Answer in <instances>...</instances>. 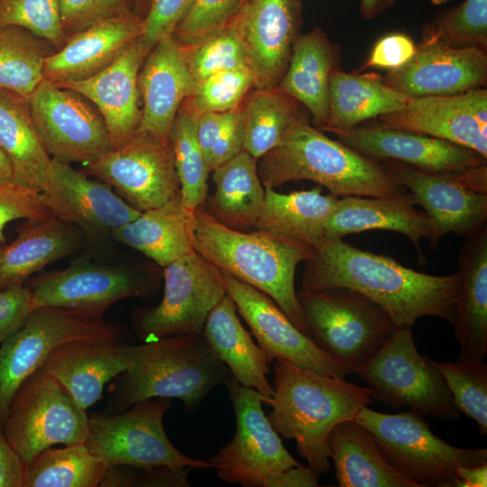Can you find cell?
Instances as JSON below:
<instances>
[{"mask_svg": "<svg viewBox=\"0 0 487 487\" xmlns=\"http://www.w3.org/2000/svg\"><path fill=\"white\" fill-rule=\"evenodd\" d=\"M348 288L381 306L398 326L423 317L451 325L460 294L459 272L435 276L407 268L390 256L364 251L340 239L325 238L305 261L301 289Z\"/></svg>", "mask_w": 487, "mask_h": 487, "instance_id": "6da1fadb", "label": "cell"}, {"mask_svg": "<svg viewBox=\"0 0 487 487\" xmlns=\"http://www.w3.org/2000/svg\"><path fill=\"white\" fill-rule=\"evenodd\" d=\"M272 387L267 418L273 429L282 438L296 441L299 455L317 474L328 472V435L372 402L370 389L280 359L274 364Z\"/></svg>", "mask_w": 487, "mask_h": 487, "instance_id": "7a4b0ae2", "label": "cell"}, {"mask_svg": "<svg viewBox=\"0 0 487 487\" xmlns=\"http://www.w3.org/2000/svg\"><path fill=\"white\" fill-rule=\"evenodd\" d=\"M193 248L220 271L268 295L310 337L294 280L298 265L313 254L312 246L265 231L230 229L201 207L194 211Z\"/></svg>", "mask_w": 487, "mask_h": 487, "instance_id": "3957f363", "label": "cell"}, {"mask_svg": "<svg viewBox=\"0 0 487 487\" xmlns=\"http://www.w3.org/2000/svg\"><path fill=\"white\" fill-rule=\"evenodd\" d=\"M130 366L109 388V407L122 412L151 398L179 399L195 411L213 388L231 375L202 334H177L127 345Z\"/></svg>", "mask_w": 487, "mask_h": 487, "instance_id": "277c9868", "label": "cell"}, {"mask_svg": "<svg viewBox=\"0 0 487 487\" xmlns=\"http://www.w3.org/2000/svg\"><path fill=\"white\" fill-rule=\"evenodd\" d=\"M264 188L308 179L337 197H391L408 191L374 159L326 136L301 115L257 163Z\"/></svg>", "mask_w": 487, "mask_h": 487, "instance_id": "5b68a950", "label": "cell"}, {"mask_svg": "<svg viewBox=\"0 0 487 487\" xmlns=\"http://www.w3.org/2000/svg\"><path fill=\"white\" fill-rule=\"evenodd\" d=\"M310 337L348 374L365 363L398 327L381 306L342 287L297 293Z\"/></svg>", "mask_w": 487, "mask_h": 487, "instance_id": "8992f818", "label": "cell"}, {"mask_svg": "<svg viewBox=\"0 0 487 487\" xmlns=\"http://www.w3.org/2000/svg\"><path fill=\"white\" fill-rule=\"evenodd\" d=\"M354 420L372 434L390 464L418 487H455L458 467L487 464V449L447 444L411 409L385 414L366 406Z\"/></svg>", "mask_w": 487, "mask_h": 487, "instance_id": "52a82bcc", "label": "cell"}, {"mask_svg": "<svg viewBox=\"0 0 487 487\" xmlns=\"http://www.w3.org/2000/svg\"><path fill=\"white\" fill-rule=\"evenodd\" d=\"M354 373L369 385L372 399L394 409L409 407L441 420L460 418L440 371L417 350L412 326H398Z\"/></svg>", "mask_w": 487, "mask_h": 487, "instance_id": "ba28073f", "label": "cell"}, {"mask_svg": "<svg viewBox=\"0 0 487 487\" xmlns=\"http://www.w3.org/2000/svg\"><path fill=\"white\" fill-rule=\"evenodd\" d=\"M2 428L26 466L54 445L85 443L88 417L51 376L39 368L14 394Z\"/></svg>", "mask_w": 487, "mask_h": 487, "instance_id": "9c48e42d", "label": "cell"}, {"mask_svg": "<svg viewBox=\"0 0 487 487\" xmlns=\"http://www.w3.org/2000/svg\"><path fill=\"white\" fill-rule=\"evenodd\" d=\"M125 334L118 324L75 310L32 309L24 325L0 344V423L19 386L59 345L77 340H123Z\"/></svg>", "mask_w": 487, "mask_h": 487, "instance_id": "30bf717a", "label": "cell"}, {"mask_svg": "<svg viewBox=\"0 0 487 487\" xmlns=\"http://www.w3.org/2000/svg\"><path fill=\"white\" fill-rule=\"evenodd\" d=\"M170 408V399L151 398L117 414H93L85 444L109 465L211 468L208 461L187 456L170 441L163 426Z\"/></svg>", "mask_w": 487, "mask_h": 487, "instance_id": "8fae6325", "label": "cell"}, {"mask_svg": "<svg viewBox=\"0 0 487 487\" xmlns=\"http://www.w3.org/2000/svg\"><path fill=\"white\" fill-rule=\"evenodd\" d=\"M224 385L234 408L235 431L231 442L208 461L218 478L244 487H264L271 475L299 465L263 412L267 400L232 375Z\"/></svg>", "mask_w": 487, "mask_h": 487, "instance_id": "7c38bea8", "label": "cell"}, {"mask_svg": "<svg viewBox=\"0 0 487 487\" xmlns=\"http://www.w3.org/2000/svg\"><path fill=\"white\" fill-rule=\"evenodd\" d=\"M163 269L161 301L133 316L134 331L144 343L177 334H201L208 313L227 294L222 272L195 250Z\"/></svg>", "mask_w": 487, "mask_h": 487, "instance_id": "4fadbf2b", "label": "cell"}, {"mask_svg": "<svg viewBox=\"0 0 487 487\" xmlns=\"http://www.w3.org/2000/svg\"><path fill=\"white\" fill-rule=\"evenodd\" d=\"M27 287L32 309L57 307L103 318L107 308L121 299L149 296L157 280L132 267L78 260L65 269L35 277Z\"/></svg>", "mask_w": 487, "mask_h": 487, "instance_id": "5bb4252c", "label": "cell"}, {"mask_svg": "<svg viewBox=\"0 0 487 487\" xmlns=\"http://www.w3.org/2000/svg\"><path fill=\"white\" fill-rule=\"evenodd\" d=\"M28 99L37 133L52 159L86 165L114 149L101 114L80 93L42 79Z\"/></svg>", "mask_w": 487, "mask_h": 487, "instance_id": "9a60e30c", "label": "cell"}, {"mask_svg": "<svg viewBox=\"0 0 487 487\" xmlns=\"http://www.w3.org/2000/svg\"><path fill=\"white\" fill-rule=\"evenodd\" d=\"M92 175L114 187L133 208L142 212L157 208L179 192L170 142L161 143L146 136H134L85 165Z\"/></svg>", "mask_w": 487, "mask_h": 487, "instance_id": "2e32d148", "label": "cell"}, {"mask_svg": "<svg viewBox=\"0 0 487 487\" xmlns=\"http://www.w3.org/2000/svg\"><path fill=\"white\" fill-rule=\"evenodd\" d=\"M228 24L243 44L254 89L277 87L301 34L300 0H244Z\"/></svg>", "mask_w": 487, "mask_h": 487, "instance_id": "e0dca14e", "label": "cell"}, {"mask_svg": "<svg viewBox=\"0 0 487 487\" xmlns=\"http://www.w3.org/2000/svg\"><path fill=\"white\" fill-rule=\"evenodd\" d=\"M222 277L227 295L270 363L280 359L326 376L345 379L348 375L335 358L299 331L268 295L225 272Z\"/></svg>", "mask_w": 487, "mask_h": 487, "instance_id": "ac0fdd59", "label": "cell"}, {"mask_svg": "<svg viewBox=\"0 0 487 487\" xmlns=\"http://www.w3.org/2000/svg\"><path fill=\"white\" fill-rule=\"evenodd\" d=\"M51 214L77 226L89 244L135 219L141 212L114 193L104 181L90 179L69 163L51 159L47 181L40 191Z\"/></svg>", "mask_w": 487, "mask_h": 487, "instance_id": "d6986e66", "label": "cell"}, {"mask_svg": "<svg viewBox=\"0 0 487 487\" xmlns=\"http://www.w3.org/2000/svg\"><path fill=\"white\" fill-rule=\"evenodd\" d=\"M379 125L418 133L469 148L487 158V90L410 97L380 115Z\"/></svg>", "mask_w": 487, "mask_h": 487, "instance_id": "ffe728a7", "label": "cell"}, {"mask_svg": "<svg viewBox=\"0 0 487 487\" xmlns=\"http://www.w3.org/2000/svg\"><path fill=\"white\" fill-rule=\"evenodd\" d=\"M382 168L410 192L430 219L431 249L454 233L465 239L487 224V194L464 187L454 177L427 173L394 160H381Z\"/></svg>", "mask_w": 487, "mask_h": 487, "instance_id": "44dd1931", "label": "cell"}, {"mask_svg": "<svg viewBox=\"0 0 487 487\" xmlns=\"http://www.w3.org/2000/svg\"><path fill=\"white\" fill-rule=\"evenodd\" d=\"M337 135L341 142L366 157L398 161L424 172L455 179L487 164V158L469 148L400 129L356 126Z\"/></svg>", "mask_w": 487, "mask_h": 487, "instance_id": "7402d4cb", "label": "cell"}, {"mask_svg": "<svg viewBox=\"0 0 487 487\" xmlns=\"http://www.w3.org/2000/svg\"><path fill=\"white\" fill-rule=\"evenodd\" d=\"M383 82L409 97L446 96L482 87L487 82L486 50L421 41L402 67Z\"/></svg>", "mask_w": 487, "mask_h": 487, "instance_id": "603a6c76", "label": "cell"}, {"mask_svg": "<svg viewBox=\"0 0 487 487\" xmlns=\"http://www.w3.org/2000/svg\"><path fill=\"white\" fill-rule=\"evenodd\" d=\"M195 87L181 45L172 35L160 40L146 56L138 75L142 108L135 134L170 143L175 117Z\"/></svg>", "mask_w": 487, "mask_h": 487, "instance_id": "cb8c5ba5", "label": "cell"}, {"mask_svg": "<svg viewBox=\"0 0 487 487\" xmlns=\"http://www.w3.org/2000/svg\"><path fill=\"white\" fill-rule=\"evenodd\" d=\"M150 51L138 37L99 73L60 87L80 93L97 108L114 149L129 142L139 127L142 112L138 75Z\"/></svg>", "mask_w": 487, "mask_h": 487, "instance_id": "d4e9b609", "label": "cell"}, {"mask_svg": "<svg viewBox=\"0 0 487 487\" xmlns=\"http://www.w3.org/2000/svg\"><path fill=\"white\" fill-rule=\"evenodd\" d=\"M142 26L143 17L133 13L100 21L69 36L46 58L43 79L63 87L95 76L141 36Z\"/></svg>", "mask_w": 487, "mask_h": 487, "instance_id": "484cf974", "label": "cell"}, {"mask_svg": "<svg viewBox=\"0 0 487 487\" xmlns=\"http://www.w3.org/2000/svg\"><path fill=\"white\" fill-rule=\"evenodd\" d=\"M129 366L123 340H77L55 348L41 368L87 410L101 399L105 385Z\"/></svg>", "mask_w": 487, "mask_h": 487, "instance_id": "4316f807", "label": "cell"}, {"mask_svg": "<svg viewBox=\"0 0 487 487\" xmlns=\"http://www.w3.org/2000/svg\"><path fill=\"white\" fill-rule=\"evenodd\" d=\"M413 195L406 191L391 197H339L326 225V238L348 234L388 230L406 235L415 245L419 262H426L420 241L430 238L432 226L426 213L417 210Z\"/></svg>", "mask_w": 487, "mask_h": 487, "instance_id": "83f0119b", "label": "cell"}, {"mask_svg": "<svg viewBox=\"0 0 487 487\" xmlns=\"http://www.w3.org/2000/svg\"><path fill=\"white\" fill-rule=\"evenodd\" d=\"M457 271L461 287L452 326L460 347L458 360L483 362L487 356V224L466 239Z\"/></svg>", "mask_w": 487, "mask_h": 487, "instance_id": "f1b7e54d", "label": "cell"}, {"mask_svg": "<svg viewBox=\"0 0 487 487\" xmlns=\"http://www.w3.org/2000/svg\"><path fill=\"white\" fill-rule=\"evenodd\" d=\"M340 47L314 27L296 40L288 69L277 88L304 105L313 126L323 131L328 116L329 77L339 69Z\"/></svg>", "mask_w": 487, "mask_h": 487, "instance_id": "f546056e", "label": "cell"}, {"mask_svg": "<svg viewBox=\"0 0 487 487\" xmlns=\"http://www.w3.org/2000/svg\"><path fill=\"white\" fill-rule=\"evenodd\" d=\"M21 226L16 238L0 246V289L24 284L33 273L81 246L82 233L54 215Z\"/></svg>", "mask_w": 487, "mask_h": 487, "instance_id": "4dcf8cb0", "label": "cell"}, {"mask_svg": "<svg viewBox=\"0 0 487 487\" xmlns=\"http://www.w3.org/2000/svg\"><path fill=\"white\" fill-rule=\"evenodd\" d=\"M201 334L231 375L242 385L257 391L269 405L274 393L267 379L270 363L242 326L234 302L227 294L208 313Z\"/></svg>", "mask_w": 487, "mask_h": 487, "instance_id": "1f68e13d", "label": "cell"}, {"mask_svg": "<svg viewBox=\"0 0 487 487\" xmlns=\"http://www.w3.org/2000/svg\"><path fill=\"white\" fill-rule=\"evenodd\" d=\"M194 211L182 204L180 192L163 206L141 212L115 229L111 238L142 253L162 268L194 251Z\"/></svg>", "mask_w": 487, "mask_h": 487, "instance_id": "d6a6232c", "label": "cell"}, {"mask_svg": "<svg viewBox=\"0 0 487 487\" xmlns=\"http://www.w3.org/2000/svg\"><path fill=\"white\" fill-rule=\"evenodd\" d=\"M327 444L341 487H418L390 464L372 434L354 419L334 427Z\"/></svg>", "mask_w": 487, "mask_h": 487, "instance_id": "836d02e7", "label": "cell"}, {"mask_svg": "<svg viewBox=\"0 0 487 487\" xmlns=\"http://www.w3.org/2000/svg\"><path fill=\"white\" fill-rule=\"evenodd\" d=\"M328 116L323 131L336 134L361 123L402 108L410 99L385 84L376 74L332 71Z\"/></svg>", "mask_w": 487, "mask_h": 487, "instance_id": "e575fe53", "label": "cell"}, {"mask_svg": "<svg viewBox=\"0 0 487 487\" xmlns=\"http://www.w3.org/2000/svg\"><path fill=\"white\" fill-rule=\"evenodd\" d=\"M338 198L331 193L323 195L320 187L289 194L265 188L263 205L253 227L314 248L326 238V225Z\"/></svg>", "mask_w": 487, "mask_h": 487, "instance_id": "d590c367", "label": "cell"}, {"mask_svg": "<svg viewBox=\"0 0 487 487\" xmlns=\"http://www.w3.org/2000/svg\"><path fill=\"white\" fill-rule=\"evenodd\" d=\"M0 149L12 166L14 179L41 191L52 158L37 133L28 97L7 90H0Z\"/></svg>", "mask_w": 487, "mask_h": 487, "instance_id": "8d00e7d4", "label": "cell"}, {"mask_svg": "<svg viewBox=\"0 0 487 487\" xmlns=\"http://www.w3.org/2000/svg\"><path fill=\"white\" fill-rule=\"evenodd\" d=\"M257 163V159L242 150L213 170L216 191L205 210L208 216L230 229L253 227L265 195Z\"/></svg>", "mask_w": 487, "mask_h": 487, "instance_id": "74e56055", "label": "cell"}, {"mask_svg": "<svg viewBox=\"0 0 487 487\" xmlns=\"http://www.w3.org/2000/svg\"><path fill=\"white\" fill-rule=\"evenodd\" d=\"M108 465L85 443L48 447L25 466L23 487H96Z\"/></svg>", "mask_w": 487, "mask_h": 487, "instance_id": "f35d334b", "label": "cell"}, {"mask_svg": "<svg viewBox=\"0 0 487 487\" xmlns=\"http://www.w3.org/2000/svg\"><path fill=\"white\" fill-rule=\"evenodd\" d=\"M300 103L277 87L255 89L243 102L244 150L259 160L278 146L300 115Z\"/></svg>", "mask_w": 487, "mask_h": 487, "instance_id": "ab89813d", "label": "cell"}, {"mask_svg": "<svg viewBox=\"0 0 487 487\" xmlns=\"http://www.w3.org/2000/svg\"><path fill=\"white\" fill-rule=\"evenodd\" d=\"M56 51L24 28H0V90L29 97L43 79L46 58Z\"/></svg>", "mask_w": 487, "mask_h": 487, "instance_id": "60d3db41", "label": "cell"}, {"mask_svg": "<svg viewBox=\"0 0 487 487\" xmlns=\"http://www.w3.org/2000/svg\"><path fill=\"white\" fill-rule=\"evenodd\" d=\"M196 120L197 115L183 102L170 133L181 201L189 211L205 203L210 172L198 141Z\"/></svg>", "mask_w": 487, "mask_h": 487, "instance_id": "b9f144b4", "label": "cell"}, {"mask_svg": "<svg viewBox=\"0 0 487 487\" xmlns=\"http://www.w3.org/2000/svg\"><path fill=\"white\" fill-rule=\"evenodd\" d=\"M452 47L487 48V0H464L427 24L422 41Z\"/></svg>", "mask_w": 487, "mask_h": 487, "instance_id": "7bdbcfd3", "label": "cell"}, {"mask_svg": "<svg viewBox=\"0 0 487 487\" xmlns=\"http://www.w3.org/2000/svg\"><path fill=\"white\" fill-rule=\"evenodd\" d=\"M181 47L196 86L218 72L248 68L243 44L229 24L192 45Z\"/></svg>", "mask_w": 487, "mask_h": 487, "instance_id": "ee69618b", "label": "cell"}, {"mask_svg": "<svg viewBox=\"0 0 487 487\" xmlns=\"http://www.w3.org/2000/svg\"><path fill=\"white\" fill-rule=\"evenodd\" d=\"M434 364L440 371L458 410L473 419L487 434V364L457 360Z\"/></svg>", "mask_w": 487, "mask_h": 487, "instance_id": "f6af8a7d", "label": "cell"}, {"mask_svg": "<svg viewBox=\"0 0 487 487\" xmlns=\"http://www.w3.org/2000/svg\"><path fill=\"white\" fill-rule=\"evenodd\" d=\"M252 88L254 78L248 68L225 70L198 84L184 103L197 116L207 112H227L241 106Z\"/></svg>", "mask_w": 487, "mask_h": 487, "instance_id": "bcb514c9", "label": "cell"}, {"mask_svg": "<svg viewBox=\"0 0 487 487\" xmlns=\"http://www.w3.org/2000/svg\"><path fill=\"white\" fill-rule=\"evenodd\" d=\"M19 26L50 41L57 50L66 42L60 0H0V28Z\"/></svg>", "mask_w": 487, "mask_h": 487, "instance_id": "7dc6e473", "label": "cell"}, {"mask_svg": "<svg viewBox=\"0 0 487 487\" xmlns=\"http://www.w3.org/2000/svg\"><path fill=\"white\" fill-rule=\"evenodd\" d=\"M243 1L192 0L171 35L181 46L192 45L228 25Z\"/></svg>", "mask_w": 487, "mask_h": 487, "instance_id": "c3c4849f", "label": "cell"}, {"mask_svg": "<svg viewBox=\"0 0 487 487\" xmlns=\"http://www.w3.org/2000/svg\"><path fill=\"white\" fill-rule=\"evenodd\" d=\"M193 468L166 465L137 467L108 465L100 487H188V473Z\"/></svg>", "mask_w": 487, "mask_h": 487, "instance_id": "681fc988", "label": "cell"}, {"mask_svg": "<svg viewBox=\"0 0 487 487\" xmlns=\"http://www.w3.org/2000/svg\"><path fill=\"white\" fill-rule=\"evenodd\" d=\"M39 189L15 180L0 182V243H5V225L15 219L38 222L51 216Z\"/></svg>", "mask_w": 487, "mask_h": 487, "instance_id": "f907efd6", "label": "cell"}, {"mask_svg": "<svg viewBox=\"0 0 487 487\" xmlns=\"http://www.w3.org/2000/svg\"><path fill=\"white\" fill-rule=\"evenodd\" d=\"M133 13V0H60L61 27L67 38L100 21Z\"/></svg>", "mask_w": 487, "mask_h": 487, "instance_id": "816d5d0a", "label": "cell"}, {"mask_svg": "<svg viewBox=\"0 0 487 487\" xmlns=\"http://www.w3.org/2000/svg\"><path fill=\"white\" fill-rule=\"evenodd\" d=\"M192 0H151L140 38L151 50L171 35Z\"/></svg>", "mask_w": 487, "mask_h": 487, "instance_id": "f5cc1de1", "label": "cell"}, {"mask_svg": "<svg viewBox=\"0 0 487 487\" xmlns=\"http://www.w3.org/2000/svg\"><path fill=\"white\" fill-rule=\"evenodd\" d=\"M32 310L31 291L24 284L0 289V344L24 325Z\"/></svg>", "mask_w": 487, "mask_h": 487, "instance_id": "db71d44e", "label": "cell"}, {"mask_svg": "<svg viewBox=\"0 0 487 487\" xmlns=\"http://www.w3.org/2000/svg\"><path fill=\"white\" fill-rule=\"evenodd\" d=\"M416 51L417 46L408 35L400 32L388 34L374 44L360 69L368 68L397 69L409 62Z\"/></svg>", "mask_w": 487, "mask_h": 487, "instance_id": "11a10c76", "label": "cell"}, {"mask_svg": "<svg viewBox=\"0 0 487 487\" xmlns=\"http://www.w3.org/2000/svg\"><path fill=\"white\" fill-rule=\"evenodd\" d=\"M244 142V121L242 105L227 111L225 120L216 134L210 159L209 171H213L242 150Z\"/></svg>", "mask_w": 487, "mask_h": 487, "instance_id": "9f6ffc18", "label": "cell"}, {"mask_svg": "<svg viewBox=\"0 0 487 487\" xmlns=\"http://www.w3.org/2000/svg\"><path fill=\"white\" fill-rule=\"evenodd\" d=\"M25 464L5 438L0 423V487H23Z\"/></svg>", "mask_w": 487, "mask_h": 487, "instance_id": "6f0895ef", "label": "cell"}, {"mask_svg": "<svg viewBox=\"0 0 487 487\" xmlns=\"http://www.w3.org/2000/svg\"><path fill=\"white\" fill-rule=\"evenodd\" d=\"M318 474L308 466L299 464L269 477L264 487H316Z\"/></svg>", "mask_w": 487, "mask_h": 487, "instance_id": "680465c9", "label": "cell"}, {"mask_svg": "<svg viewBox=\"0 0 487 487\" xmlns=\"http://www.w3.org/2000/svg\"><path fill=\"white\" fill-rule=\"evenodd\" d=\"M487 464L460 466L456 470L455 487H486Z\"/></svg>", "mask_w": 487, "mask_h": 487, "instance_id": "91938a15", "label": "cell"}, {"mask_svg": "<svg viewBox=\"0 0 487 487\" xmlns=\"http://www.w3.org/2000/svg\"><path fill=\"white\" fill-rule=\"evenodd\" d=\"M399 0H361L359 12L364 20H372L392 6Z\"/></svg>", "mask_w": 487, "mask_h": 487, "instance_id": "94428289", "label": "cell"}, {"mask_svg": "<svg viewBox=\"0 0 487 487\" xmlns=\"http://www.w3.org/2000/svg\"><path fill=\"white\" fill-rule=\"evenodd\" d=\"M13 179L14 174L12 166L3 151L0 149V182Z\"/></svg>", "mask_w": 487, "mask_h": 487, "instance_id": "6125c7cd", "label": "cell"}, {"mask_svg": "<svg viewBox=\"0 0 487 487\" xmlns=\"http://www.w3.org/2000/svg\"><path fill=\"white\" fill-rule=\"evenodd\" d=\"M133 7H134L135 13L144 17L148 11L151 0H133Z\"/></svg>", "mask_w": 487, "mask_h": 487, "instance_id": "be15d7a7", "label": "cell"}, {"mask_svg": "<svg viewBox=\"0 0 487 487\" xmlns=\"http://www.w3.org/2000/svg\"><path fill=\"white\" fill-rule=\"evenodd\" d=\"M432 4L436 5H440L448 3L450 0H429Z\"/></svg>", "mask_w": 487, "mask_h": 487, "instance_id": "e7e4bbea", "label": "cell"}]
</instances>
